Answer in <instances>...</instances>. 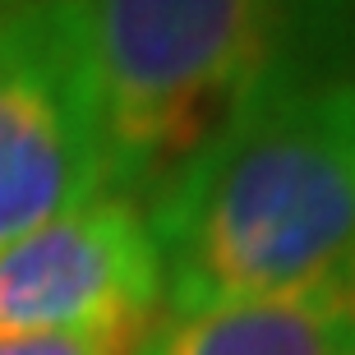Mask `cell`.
Instances as JSON below:
<instances>
[{
  "label": "cell",
  "mask_w": 355,
  "mask_h": 355,
  "mask_svg": "<svg viewBox=\"0 0 355 355\" xmlns=\"http://www.w3.org/2000/svg\"><path fill=\"white\" fill-rule=\"evenodd\" d=\"M134 355H355V263L291 295L166 314Z\"/></svg>",
  "instance_id": "obj_5"
},
{
  "label": "cell",
  "mask_w": 355,
  "mask_h": 355,
  "mask_svg": "<svg viewBox=\"0 0 355 355\" xmlns=\"http://www.w3.org/2000/svg\"><path fill=\"white\" fill-rule=\"evenodd\" d=\"M346 5V37H351V55H355V0H342Z\"/></svg>",
  "instance_id": "obj_7"
},
{
  "label": "cell",
  "mask_w": 355,
  "mask_h": 355,
  "mask_svg": "<svg viewBox=\"0 0 355 355\" xmlns=\"http://www.w3.org/2000/svg\"><path fill=\"white\" fill-rule=\"evenodd\" d=\"M144 337H83V332H0V355H134Z\"/></svg>",
  "instance_id": "obj_6"
},
{
  "label": "cell",
  "mask_w": 355,
  "mask_h": 355,
  "mask_svg": "<svg viewBox=\"0 0 355 355\" xmlns=\"http://www.w3.org/2000/svg\"><path fill=\"white\" fill-rule=\"evenodd\" d=\"M111 189L83 0L0 5V254Z\"/></svg>",
  "instance_id": "obj_3"
},
{
  "label": "cell",
  "mask_w": 355,
  "mask_h": 355,
  "mask_svg": "<svg viewBox=\"0 0 355 355\" xmlns=\"http://www.w3.org/2000/svg\"><path fill=\"white\" fill-rule=\"evenodd\" d=\"M166 309V272L130 194H97L0 254V332L144 337Z\"/></svg>",
  "instance_id": "obj_4"
},
{
  "label": "cell",
  "mask_w": 355,
  "mask_h": 355,
  "mask_svg": "<svg viewBox=\"0 0 355 355\" xmlns=\"http://www.w3.org/2000/svg\"><path fill=\"white\" fill-rule=\"evenodd\" d=\"M166 309L291 295L355 263V74L250 106L144 198Z\"/></svg>",
  "instance_id": "obj_1"
},
{
  "label": "cell",
  "mask_w": 355,
  "mask_h": 355,
  "mask_svg": "<svg viewBox=\"0 0 355 355\" xmlns=\"http://www.w3.org/2000/svg\"><path fill=\"white\" fill-rule=\"evenodd\" d=\"M111 194L144 203L250 106L355 74L342 0H83Z\"/></svg>",
  "instance_id": "obj_2"
},
{
  "label": "cell",
  "mask_w": 355,
  "mask_h": 355,
  "mask_svg": "<svg viewBox=\"0 0 355 355\" xmlns=\"http://www.w3.org/2000/svg\"><path fill=\"white\" fill-rule=\"evenodd\" d=\"M0 5H5V0H0Z\"/></svg>",
  "instance_id": "obj_8"
}]
</instances>
